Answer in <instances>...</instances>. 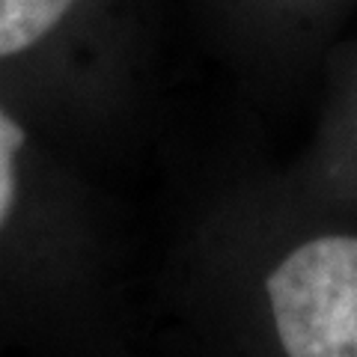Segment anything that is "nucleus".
Segmentation results:
<instances>
[{"label":"nucleus","instance_id":"1","mask_svg":"<svg viewBox=\"0 0 357 357\" xmlns=\"http://www.w3.org/2000/svg\"><path fill=\"white\" fill-rule=\"evenodd\" d=\"M265 289L289 357H357V238L321 236L301 244Z\"/></svg>","mask_w":357,"mask_h":357},{"label":"nucleus","instance_id":"2","mask_svg":"<svg viewBox=\"0 0 357 357\" xmlns=\"http://www.w3.org/2000/svg\"><path fill=\"white\" fill-rule=\"evenodd\" d=\"M72 3L75 0H0V57L36 45Z\"/></svg>","mask_w":357,"mask_h":357},{"label":"nucleus","instance_id":"3","mask_svg":"<svg viewBox=\"0 0 357 357\" xmlns=\"http://www.w3.org/2000/svg\"><path fill=\"white\" fill-rule=\"evenodd\" d=\"M21 143H24L21 126L0 110V227L6 223L15 203V155Z\"/></svg>","mask_w":357,"mask_h":357}]
</instances>
